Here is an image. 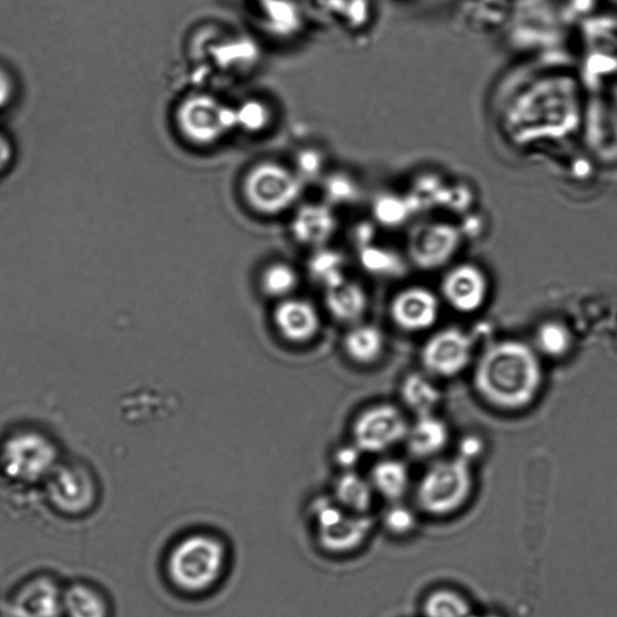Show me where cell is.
<instances>
[{"instance_id":"obj_21","label":"cell","mask_w":617,"mask_h":617,"mask_svg":"<svg viewBox=\"0 0 617 617\" xmlns=\"http://www.w3.org/2000/svg\"><path fill=\"white\" fill-rule=\"evenodd\" d=\"M536 342L546 358L561 359L570 351L573 338L565 323L551 320L543 322L537 329Z\"/></svg>"},{"instance_id":"obj_27","label":"cell","mask_w":617,"mask_h":617,"mask_svg":"<svg viewBox=\"0 0 617 617\" xmlns=\"http://www.w3.org/2000/svg\"><path fill=\"white\" fill-rule=\"evenodd\" d=\"M483 451V443L476 436L464 438L460 446V455L464 460L472 461Z\"/></svg>"},{"instance_id":"obj_9","label":"cell","mask_w":617,"mask_h":617,"mask_svg":"<svg viewBox=\"0 0 617 617\" xmlns=\"http://www.w3.org/2000/svg\"><path fill=\"white\" fill-rule=\"evenodd\" d=\"M442 295L451 308L462 313L482 309L489 295L485 272L475 265L463 264L446 272Z\"/></svg>"},{"instance_id":"obj_19","label":"cell","mask_w":617,"mask_h":617,"mask_svg":"<svg viewBox=\"0 0 617 617\" xmlns=\"http://www.w3.org/2000/svg\"><path fill=\"white\" fill-rule=\"evenodd\" d=\"M409 479L405 463L397 460H383L374 465L370 484L382 497L394 502L405 495Z\"/></svg>"},{"instance_id":"obj_12","label":"cell","mask_w":617,"mask_h":617,"mask_svg":"<svg viewBox=\"0 0 617 617\" xmlns=\"http://www.w3.org/2000/svg\"><path fill=\"white\" fill-rule=\"evenodd\" d=\"M459 236L448 227H431L418 233L409 245L411 263L423 270L445 266L457 251Z\"/></svg>"},{"instance_id":"obj_10","label":"cell","mask_w":617,"mask_h":617,"mask_svg":"<svg viewBox=\"0 0 617 617\" xmlns=\"http://www.w3.org/2000/svg\"><path fill=\"white\" fill-rule=\"evenodd\" d=\"M439 300L424 287H409L397 294L391 301V319L397 327L409 333L428 331L439 319Z\"/></svg>"},{"instance_id":"obj_3","label":"cell","mask_w":617,"mask_h":617,"mask_svg":"<svg viewBox=\"0 0 617 617\" xmlns=\"http://www.w3.org/2000/svg\"><path fill=\"white\" fill-rule=\"evenodd\" d=\"M58 449L50 439L37 431L10 435L0 450L3 472L16 482L34 484L47 480L59 465Z\"/></svg>"},{"instance_id":"obj_7","label":"cell","mask_w":617,"mask_h":617,"mask_svg":"<svg viewBox=\"0 0 617 617\" xmlns=\"http://www.w3.org/2000/svg\"><path fill=\"white\" fill-rule=\"evenodd\" d=\"M473 348L472 337L461 328H444L424 342L421 350V362L432 376L454 378L470 366Z\"/></svg>"},{"instance_id":"obj_8","label":"cell","mask_w":617,"mask_h":617,"mask_svg":"<svg viewBox=\"0 0 617 617\" xmlns=\"http://www.w3.org/2000/svg\"><path fill=\"white\" fill-rule=\"evenodd\" d=\"M409 424L399 408L379 404L369 408L353 424L354 444L361 451L378 452L405 441Z\"/></svg>"},{"instance_id":"obj_2","label":"cell","mask_w":617,"mask_h":617,"mask_svg":"<svg viewBox=\"0 0 617 617\" xmlns=\"http://www.w3.org/2000/svg\"><path fill=\"white\" fill-rule=\"evenodd\" d=\"M473 489L471 462L461 456L436 462L423 474L417 498L421 510L435 516L457 512Z\"/></svg>"},{"instance_id":"obj_14","label":"cell","mask_w":617,"mask_h":617,"mask_svg":"<svg viewBox=\"0 0 617 617\" xmlns=\"http://www.w3.org/2000/svg\"><path fill=\"white\" fill-rule=\"evenodd\" d=\"M449 436V429L442 419L433 414L418 417L405 438L408 452L420 460L433 457L445 449Z\"/></svg>"},{"instance_id":"obj_28","label":"cell","mask_w":617,"mask_h":617,"mask_svg":"<svg viewBox=\"0 0 617 617\" xmlns=\"http://www.w3.org/2000/svg\"><path fill=\"white\" fill-rule=\"evenodd\" d=\"M361 450L358 446L342 448L338 451L337 462L342 469L351 470L360 460Z\"/></svg>"},{"instance_id":"obj_11","label":"cell","mask_w":617,"mask_h":617,"mask_svg":"<svg viewBox=\"0 0 617 617\" xmlns=\"http://www.w3.org/2000/svg\"><path fill=\"white\" fill-rule=\"evenodd\" d=\"M12 617H59L63 614V589L39 575L24 583L10 600Z\"/></svg>"},{"instance_id":"obj_23","label":"cell","mask_w":617,"mask_h":617,"mask_svg":"<svg viewBox=\"0 0 617 617\" xmlns=\"http://www.w3.org/2000/svg\"><path fill=\"white\" fill-rule=\"evenodd\" d=\"M311 277L326 287L327 290L346 282L345 263L335 253H320L313 256L309 265Z\"/></svg>"},{"instance_id":"obj_22","label":"cell","mask_w":617,"mask_h":617,"mask_svg":"<svg viewBox=\"0 0 617 617\" xmlns=\"http://www.w3.org/2000/svg\"><path fill=\"white\" fill-rule=\"evenodd\" d=\"M426 617H474L469 601L448 589L432 594L424 605Z\"/></svg>"},{"instance_id":"obj_15","label":"cell","mask_w":617,"mask_h":617,"mask_svg":"<svg viewBox=\"0 0 617 617\" xmlns=\"http://www.w3.org/2000/svg\"><path fill=\"white\" fill-rule=\"evenodd\" d=\"M63 614L66 617H107L105 596L88 583H74L63 589Z\"/></svg>"},{"instance_id":"obj_5","label":"cell","mask_w":617,"mask_h":617,"mask_svg":"<svg viewBox=\"0 0 617 617\" xmlns=\"http://www.w3.org/2000/svg\"><path fill=\"white\" fill-rule=\"evenodd\" d=\"M47 491L53 508L66 516L88 514L99 497L92 473L76 463H59L47 479Z\"/></svg>"},{"instance_id":"obj_20","label":"cell","mask_w":617,"mask_h":617,"mask_svg":"<svg viewBox=\"0 0 617 617\" xmlns=\"http://www.w3.org/2000/svg\"><path fill=\"white\" fill-rule=\"evenodd\" d=\"M336 498L342 508L363 515L372 505L373 486L362 476L349 472L338 479Z\"/></svg>"},{"instance_id":"obj_17","label":"cell","mask_w":617,"mask_h":617,"mask_svg":"<svg viewBox=\"0 0 617 617\" xmlns=\"http://www.w3.org/2000/svg\"><path fill=\"white\" fill-rule=\"evenodd\" d=\"M349 358L360 364H372L380 359L385 348V337L373 325H361L350 331L345 341Z\"/></svg>"},{"instance_id":"obj_18","label":"cell","mask_w":617,"mask_h":617,"mask_svg":"<svg viewBox=\"0 0 617 617\" xmlns=\"http://www.w3.org/2000/svg\"><path fill=\"white\" fill-rule=\"evenodd\" d=\"M401 395L404 404L418 417L433 414L442 400L441 391L426 376L420 373H411L405 377L401 387Z\"/></svg>"},{"instance_id":"obj_13","label":"cell","mask_w":617,"mask_h":617,"mask_svg":"<svg viewBox=\"0 0 617 617\" xmlns=\"http://www.w3.org/2000/svg\"><path fill=\"white\" fill-rule=\"evenodd\" d=\"M274 322L285 339L298 345L317 336L321 325L317 308L301 299L284 300L274 311Z\"/></svg>"},{"instance_id":"obj_16","label":"cell","mask_w":617,"mask_h":617,"mask_svg":"<svg viewBox=\"0 0 617 617\" xmlns=\"http://www.w3.org/2000/svg\"><path fill=\"white\" fill-rule=\"evenodd\" d=\"M326 305L335 319L353 322L363 317L368 308V296L361 285L346 281L327 291Z\"/></svg>"},{"instance_id":"obj_4","label":"cell","mask_w":617,"mask_h":617,"mask_svg":"<svg viewBox=\"0 0 617 617\" xmlns=\"http://www.w3.org/2000/svg\"><path fill=\"white\" fill-rule=\"evenodd\" d=\"M225 552L217 541L189 537L177 545L169 558L173 582L187 592H202L210 587L224 568Z\"/></svg>"},{"instance_id":"obj_26","label":"cell","mask_w":617,"mask_h":617,"mask_svg":"<svg viewBox=\"0 0 617 617\" xmlns=\"http://www.w3.org/2000/svg\"><path fill=\"white\" fill-rule=\"evenodd\" d=\"M385 524L393 533L402 534L414 527L415 517L405 506L394 505L385 514Z\"/></svg>"},{"instance_id":"obj_24","label":"cell","mask_w":617,"mask_h":617,"mask_svg":"<svg viewBox=\"0 0 617 617\" xmlns=\"http://www.w3.org/2000/svg\"><path fill=\"white\" fill-rule=\"evenodd\" d=\"M260 284H263V289L268 296L286 297L296 289L298 276L292 267L277 264L265 270Z\"/></svg>"},{"instance_id":"obj_6","label":"cell","mask_w":617,"mask_h":617,"mask_svg":"<svg viewBox=\"0 0 617 617\" xmlns=\"http://www.w3.org/2000/svg\"><path fill=\"white\" fill-rule=\"evenodd\" d=\"M312 514L321 544L335 553H346L358 547L372 529V520L351 513L339 503L326 498L313 503Z\"/></svg>"},{"instance_id":"obj_25","label":"cell","mask_w":617,"mask_h":617,"mask_svg":"<svg viewBox=\"0 0 617 617\" xmlns=\"http://www.w3.org/2000/svg\"><path fill=\"white\" fill-rule=\"evenodd\" d=\"M361 263L368 271L378 274V276H394L402 268L394 256L377 249L364 250Z\"/></svg>"},{"instance_id":"obj_1","label":"cell","mask_w":617,"mask_h":617,"mask_svg":"<svg viewBox=\"0 0 617 617\" xmlns=\"http://www.w3.org/2000/svg\"><path fill=\"white\" fill-rule=\"evenodd\" d=\"M539 356L524 341L506 339L490 346L476 363L475 391L493 408L518 411L536 401L543 387Z\"/></svg>"}]
</instances>
